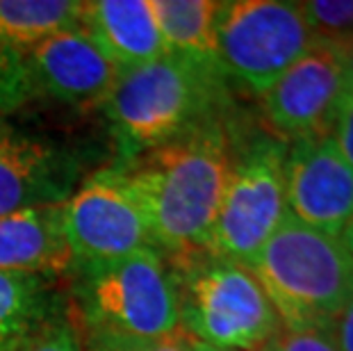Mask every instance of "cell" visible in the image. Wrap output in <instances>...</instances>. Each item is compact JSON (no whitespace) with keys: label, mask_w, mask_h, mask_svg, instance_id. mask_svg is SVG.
<instances>
[{"label":"cell","mask_w":353,"mask_h":351,"mask_svg":"<svg viewBox=\"0 0 353 351\" xmlns=\"http://www.w3.org/2000/svg\"><path fill=\"white\" fill-rule=\"evenodd\" d=\"M230 160L226 117H214L128 164L157 251L167 258L208 251Z\"/></svg>","instance_id":"6da1fadb"},{"label":"cell","mask_w":353,"mask_h":351,"mask_svg":"<svg viewBox=\"0 0 353 351\" xmlns=\"http://www.w3.org/2000/svg\"><path fill=\"white\" fill-rule=\"evenodd\" d=\"M228 82L214 62L162 55L117 73L101 110L108 121L114 162L128 167L203 121L223 117Z\"/></svg>","instance_id":"7a4b0ae2"},{"label":"cell","mask_w":353,"mask_h":351,"mask_svg":"<svg viewBox=\"0 0 353 351\" xmlns=\"http://www.w3.org/2000/svg\"><path fill=\"white\" fill-rule=\"evenodd\" d=\"M62 281L85 347L155 342L180 333L176 279L162 251L76 265Z\"/></svg>","instance_id":"3957f363"},{"label":"cell","mask_w":353,"mask_h":351,"mask_svg":"<svg viewBox=\"0 0 353 351\" xmlns=\"http://www.w3.org/2000/svg\"><path fill=\"white\" fill-rule=\"evenodd\" d=\"M285 331H321L353 299V256L342 237L285 214L249 267Z\"/></svg>","instance_id":"277c9868"},{"label":"cell","mask_w":353,"mask_h":351,"mask_svg":"<svg viewBox=\"0 0 353 351\" xmlns=\"http://www.w3.org/2000/svg\"><path fill=\"white\" fill-rule=\"evenodd\" d=\"M167 260L178 290L180 331L194 342L226 351H258L283 328L249 267L210 251Z\"/></svg>","instance_id":"5b68a950"},{"label":"cell","mask_w":353,"mask_h":351,"mask_svg":"<svg viewBox=\"0 0 353 351\" xmlns=\"http://www.w3.org/2000/svg\"><path fill=\"white\" fill-rule=\"evenodd\" d=\"M285 158L288 144L267 130L232 146L228 181L210 233V253L244 267L255 263L288 214Z\"/></svg>","instance_id":"8992f818"},{"label":"cell","mask_w":353,"mask_h":351,"mask_svg":"<svg viewBox=\"0 0 353 351\" xmlns=\"http://www.w3.org/2000/svg\"><path fill=\"white\" fill-rule=\"evenodd\" d=\"M216 66L226 82L262 96L317 46L299 3L228 0L216 10Z\"/></svg>","instance_id":"52a82bcc"},{"label":"cell","mask_w":353,"mask_h":351,"mask_svg":"<svg viewBox=\"0 0 353 351\" xmlns=\"http://www.w3.org/2000/svg\"><path fill=\"white\" fill-rule=\"evenodd\" d=\"M71 267L99 265L155 249L144 205L125 167L110 164L85 176L80 188L59 205Z\"/></svg>","instance_id":"ba28073f"},{"label":"cell","mask_w":353,"mask_h":351,"mask_svg":"<svg viewBox=\"0 0 353 351\" xmlns=\"http://www.w3.org/2000/svg\"><path fill=\"white\" fill-rule=\"evenodd\" d=\"M344 94L342 48L317 43L258 96L260 114L269 135L285 144L330 137Z\"/></svg>","instance_id":"9c48e42d"},{"label":"cell","mask_w":353,"mask_h":351,"mask_svg":"<svg viewBox=\"0 0 353 351\" xmlns=\"http://www.w3.org/2000/svg\"><path fill=\"white\" fill-rule=\"evenodd\" d=\"M85 176L73 146L0 119V217L64 205Z\"/></svg>","instance_id":"30bf717a"},{"label":"cell","mask_w":353,"mask_h":351,"mask_svg":"<svg viewBox=\"0 0 353 351\" xmlns=\"http://www.w3.org/2000/svg\"><path fill=\"white\" fill-rule=\"evenodd\" d=\"M285 208L290 217L319 233L342 235L353 214V169L333 137L288 144Z\"/></svg>","instance_id":"8fae6325"},{"label":"cell","mask_w":353,"mask_h":351,"mask_svg":"<svg viewBox=\"0 0 353 351\" xmlns=\"http://www.w3.org/2000/svg\"><path fill=\"white\" fill-rule=\"evenodd\" d=\"M26 66L32 94L66 108H101L119 73L82 26L26 53Z\"/></svg>","instance_id":"7c38bea8"},{"label":"cell","mask_w":353,"mask_h":351,"mask_svg":"<svg viewBox=\"0 0 353 351\" xmlns=\"http://www.w3.org/2000/svg\"><path fill=\"white\" fill-rule=\"evenodd\" d=\"M82 28L119 71L167 55L151 0H89L82 7Z\"/></svg>","instance_id":"4fadbf2b"},{"label":"cell","mask_w":353,"mask_h":351,"mask_svg":"<svg viewBox=\"0 0 353 351\" xmlns=\"http://www.w3.org/2000/svg\"><path fill=\"white\" fill-rule=\"evenodd\" d=\"M69 310L57 274L0 272V351H14L50 319Z\"/></svg>","instance_id":"5bb4252c"},{"label":"cell","mask_w":353,"mask_h":351,"mask_svg":"<svg viewBox=\"0 0 353 351\" xmlns=\"http://www.w3.org/2000/svg\"><path fill=\"white\" fill-rule=\"evenodd\" d=\"M71 263L59 208L0 217V272L64 276Z\"/></svg>","instance_id":"9a60e30c"},{"label":"cell","mask_w":353,"mask_h":351,"mask_svg":"<svg viewBox=\"0 0 353 351\" xmlns=\"http://www.w3.org/2000/svg\"><path fill=\"white\" fill-rule=\"evenodd\" d=\"M157 32L167 55L216 64L214 0H151Z\"/></svg>","instance_id":"2e32d148"},{"label":"cell","mask_w":353,"mask_h":351,"mask_svg":"<svg viewBox=\"0 0 353 351\" xmlns=\"http://www.w3.org/2000/svg\"><path fill=\"white\" fill-rule=\"evenodd\" d=\"M80 0H0V37L21 53H30L66 30L82 26Z\"/></svg>","instance_id":"e0dca14e"},{"label":"cell","mask_w":353,"mask_h":351,"mask_svg":"<svg viewBox=\"0 0 353 351\" xmlns=\"http://www.w3.org/2000/svg\"><path fill=\"white\" fill-rule=\"evenodd\" d=\"M299 10L317 43L337 48L353 43V0H305Z\"/></svg>","instance_id":"ac0fdd59"},{"label":"cell","mask_w":353,"mask_h":351,"mask_svg":"<svg viewBox=\"0 0 353 351\" xmlns=\"http://www.w3.org/2000/svg\"><path fill=\"white\" fill-rule=\"evenodd\" d=\"M34 99L26 55L0 37V119L14 114Z\"/></svg>","instance_id":"d6986e66"},{"label":"cell","mask_w":353,"mask_h":351,"mask_svg":"<svg viewBox=\"0 0 353 351\" xmlns=\"http://www.w3.org/2000/svg\"><path fill=\"white\" fill-rule=\"evenodd\" d=\"M14 351H85V345H82L71 310H66L50 319L46 326H41L32 338H28Z\"/></svg>","instance_id":"ffe728a7"},{"label":"cell","mask_w":353,"mask_h":351,"mask_svg":"<svg viewBox=\"0 0 353 351\" xmlns=\"http://www.w3.org/2000/svg\"><path fill=\"white\" fill-rule=\"evenodd\" d=\"M260 351H337L333 340L321 331H285L281 328Z\"/></svg>","instance_id":"44dd1931"},{"label":"cell","mask_w":353,"mask_h":351,"mask_svg":"<svg viewBox=\"0 0 353 351\" xmlns=\"http://www.w3.org/2000/svg\"><path fill=\"white\" fill-rule=\"evenodd\" d=\"M330 137H333L344 162L353 169V94L351 92L344 94V99L340 103V112H337L335 128Z\"/></svg>","instance_id":"7402d4cb"},{"label":"cell","mask_w":353,"mask_h":351,"mask_svg":"<svg viewBox=\"0 0 353 351\" xmlns=\"http://www.w3.org/2000/svg\"><path fill=\"white\" fill-rule=\"evenodd\" d=\"M85 351H192V338L180 331L155 342H128V345H92Z\"/></svg>","instance_id":"603a6c76"},{"label":"cell","mask_w":353,"mask_h":351,"mask_svg":"<svg viewBox=\"0 0 353 351\" xmlns=\"http://www.w3.org/2000/svg\"><path fill=\"white\" fill-rule=\"evenodd\" d=\"M326 335L333 340L337 351H353V299L340 312V317L328 326Z\"/></svg>","instance_id":"cb8c5ba5"},{"label":"cell","mask_w":353,"mask_h":351,"mask_svg":"<svg viewBox=\"0 0 353 351\" xmlns=\"http://www.w3.org/2000/svg\"><path fill=\"white\" fill-rule=\"evenodd\" d=\"M342 59H344V78H347V92L353 94V43L347 48H342Z\"/></svg>","instance_id":"d4e9b609"},{"label":"cell","mask_w":353,"mask_h":351,"mask_svg":"<svg viewBox=\"0 0 353 351\" xmlns=\"http://www.w3.org/2000/svg\"><path fill=\"white\" fill-rule=\"evenodd\" d=\"M342 242H344V246L351 251V256H353V214H351V219H349V223L344 226V230H342Z\"/></svg>","instance_id":"484cf974"},{"label":"cell","mask_w":353,"mask_h":351,"mask_svg":"<svg viewBox=\"0 0 353 351\" xmlns=\"http://www.w3.org/2000/svg\"><path fill=\"white\" fill-rule=\"evenodd\" d=\"M192 351H226V349H214V347L201 345V342H194V340H192Z\"/></svg>","instance_id":"4316f807"},{"label":"cell","mask_w":353,"mask_h":351,"mask_svg":"<svg viewBox=\"0 0 353 351\" xmlns=\"http://www.w3.org/2000/svg\"><path fill=\"white\" fill-rule=\"evenodd\" d=\"M258 351H260V349H258Z\"/></svg>","instance_id":"83f0119b"}]
</instances>
